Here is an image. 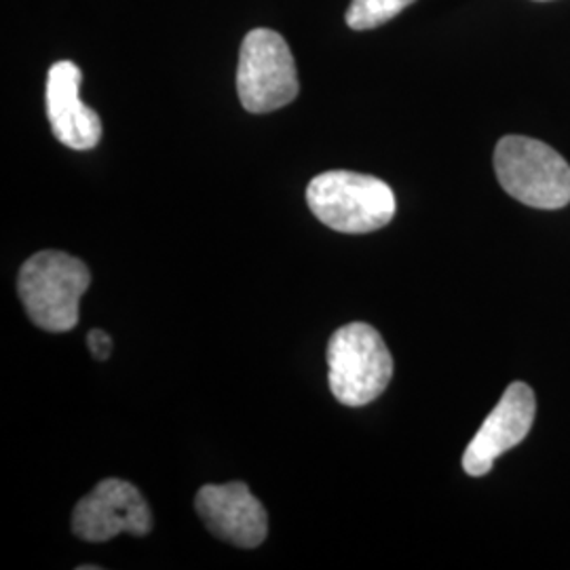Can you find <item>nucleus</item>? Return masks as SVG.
<instances>
[{"instance_id":"1","label":"nucleus","mask_w":570,"mask_h":570,"mask_svg":"<svg viewBox=\"0 0 570 570\" xmlns=\"http://www.w3.org/2000/svg\"><path fill=\"white\" fill-rule=\"evenodd\" d=\"M91 284L87 265L66 254L45 249L20 268L18 292L32 324L45 332H68L79 324V303Z\"/></svg>"},{"instance_id":"2","label":"nucleus","mask_w":570,"mask_h":570,"mask_svg":"<svg viewBox=\"0 0 570 570\" xmlns=\"http://www.w3.org/2000/svg\"><path fill=\"white\" fill-rule=\"evenodd\" d=\"M306 204L320 223L346 235H364L387 226L397 202L391 186L355 171H326L306 188Z\"/></svg>"},{"instance_id":"3","label":"nucleus","mask_w":570,"mask_h":570,"mask_svg":"<svg viewBox=\"0 0 570 570\" xmlns=\"http://www.w3.org/2000/svg\"><path fill=\"white\" fill-rule=\"evenodd\" d=\"M393 376V357L383 336L367 324L338 327L327 343V381L334 397L348 407L381 397Z\"/></svg>"},{"instance_id":"4","label":"nucleus","mask_w":570,"mask_h":570,"mask_svg":"<svg viewBox=\"0 0 570 570\" xmlns=\"http://www.w3.org/2000/svg\"><path fill=\"white\" fill-rule=\"evenodd\" d=\"M494 171L503 190L537 209L570 204V165L560 153L527 136H505L494 148Z\"/></svg>"},{"instance_id":"5","label":"nucleus","mask_w":570,"mask_h":570,"mask_svg":"<svg viewBox=\"0 0 570 570\" xmlns=\"http://www.w3.org/2000/svg\"><path fill=\"white\" fill-rule=\"evenodd\" d=\"M296 61L284 37L268 28L245 35L237 68V94L247 112L266 115L296 100Z\"/></svg>"},{"instance_id":"6","label":"nucleus","mask_w":570,"mask_h":570,"mask_svg":"<svg viewBox=\"0 0 570 570\" xmlns=\"http://www.w3.org/2000/svg\"><path fill=\"white\" fill-rule=\"evenodd\" d=\"M153 529V513L134 484L108 478L81 499L72 513L75 534L89 543H104L127 532L144 537Z\"/></svg>"},{"instance_id":"7","label":"nucleus","mask_w":570,"mask_h":570,"mask_svg":"<svg viewBox=\"0 0 570 570\" xmlns=\"http://www.w3.org/2000/svg\"><path fill=\"white\" fill-rule=\"evenodd\" d=\"M537 414L534 391L527 383H511L501 402L487 416L482 428L469 442L463 454V469L471 478L490 473L494 461L524 442Z\"/></svg>"},{"instance_id":"8","label":"nucleus","mask_w":570,"mask_h":570,"mask_svg":"<svg viewBox=\"0 0 570 570\" xmlns=\"http://www.w3.org/2000/svg\"><path fill=\"white\" fill-rule=\"evenodd\" d=\"M195 508L205 527L230 546L254 550L263 546L268 532V518L263 503L244 482L207 484L197 492Z\"/></svg>"},{"instance_id":"9","label":"nucleus","mask_w":570,"mask_h":570,"mask_svg":"<svg viewBox=\"0 0 570 570\" xmlns=\"http://www.w3.org/2000/svg\"><path fill=\"white\" fill-rule=\"evenodd\" d=\"M81 68L58 61L47 77V117L53 136L72 150H91L102 138V121L96 110L81 102Z\"/></svg>"},{"instance_id":"10","label":"nucleus","mask_w":570,"mask_h":570,"mask_svg":"<svg viewBox=\"0 0 570 570\" xmlns=\"http://www.w3.org/2000/svg\"><path fill=\"white\" fill-rule=\"evenodd\" d=\"M412 2L416 0H351V7L346 11V26L357 32L379 28L397 18Z\"/></svg>"},{"instance_id":"11","label":"nucleus","mask_w":570,"mask_h":570,"mask_svg":"<svg viewBox=\"0 0 570 570\" xmlns=\"http://www.w3.org/2000/svg\"><path fill=\"white\" fill-rule=\"evenodd\" d=\"M87 346L96 360H108L112 353V338L104 330H91L87 334Z\"/></svg>"}]
</instances>
